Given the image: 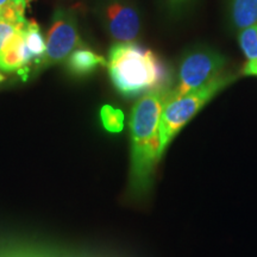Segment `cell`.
<instances>
[{"label":"cell","instance_id":"11","mask_svg":"<svg viewBox=\"0 0 257 257\" xmlns=\"http://www.w3.org/2000/svg\"><path fill=\"white\" fill-rule=\"evenodd\" d=\"M100 120L106 131L119 134L124 128V113L119 108L111 105H104L100 110Z\"/></svg>","mask_w":257,"mask_h":257},{"label":"cell","instance_id":"15","mask_svg":"<svg viewBox=\"0 0 257 257\" xmlns=\"http://www.w3.org/2000/svg\"><path fill=\"white\" fill-rule=\"evenodd\" d=\"M242 73L244 75L257 76V60H248V62L244 64Z\"/></svg>","mask_w":257,"mask_h":257},{"label":"cell","instance_id":"1","mask_svg":"<svg viewBox=\"0 0 257 257\" xmlns=\"http://www.w3.org/2000/svg\"><path fill=\"white\" fill-rule=\"evenodd\" d=\"M170 94L167 88L150 91L135 104L130 117L131 169L130 188L143 195L153 184L160 159V118Z\"/></svg>","mask_w":257,"mask_h":257},{"label":"cell","instance_id":"9","mask_svg":"<svg viewBox=\"0 0 257 257\" xmlns=\"http://www.w3.org/2000/svg\"><path fill=\"white\" fill-rule=\"evenodd\" d=\"M229 16L238 31L257 24V0H229Z\"/></svg>","mask_w":257,"mask_h":257},{"label":"cell","instance_id":"3","mask_svg":"<svg viewBox=\"0 0 257 257\" xmlns=\"http://www.w3.org/2000/svg\"><path fill=\"white\" fill-rule=\"evenodd\" d=\"M233 81V78L221 75L204 87L184 95H172L170 93L163 106L160 118V159L167 147L173 142L176 135L189 123V120L207 104L208 101Z\"/></svg>","mask_w":257,"mask_h":257},{"label":"cell","instance_id":"12","mask_svg":"<svg viewBox=\"0 0 257 257\" xmlns=\"http://www.w3.org/2000/svg\"><path fill=\"white\" fill-rule=\"evenodd\" d=\"M24 0H0V17L16 24H24L25 19Z\"/></svg>","mask_w":257,"mask_h":257},{"label":"cell","instance_id":"2","mask_svg":"<svg viewBox=\"0 0 257 257\" xmlns=\"http://www.w3.org/2000/svg\"><path fill=\"white\" fill-rule=\"evenodd\" d=\"M107 70L117 91L135 96L166 88L169 72L153 50L134 42H118L108 53Z\"/></svg>","mask_w":257,"mask_h":257},{"label":"cell","instance_id":"18","mask_svg":"<svg viewBox=\"0 0 257 257\" xmlns=\"http://www.w3.org/2000/svg\"><path fill=\"white\" fill-rule=\"evenodd\" d=\"M5 79V76L4 75H3V74L2 73H0V82H2L3 81V80H4Z\"/></svg>","mask_w":257,"mask_h":257},{"label":"cell","instance_id":"5","mask_svg":"<svg viewBox=\"0 0 257 257\" xmlns=\"http://www.w3.org/2000/svg\"><path fill=\"white\" fill-rule=\"evenodd\" d=\"M81 44L75 16L69 10H57L47 34V54L44 66L61 62Z\"/></svg>","mask_w":257,"mask_h":257},{"label":"cell","instance_id":"13","mask_svg":"<svg viewBox=\"0 0 257 257\" xmlns=\"http://www.w3.org/2000/svg\"><path fill=\"white\" fill-rule=\"evenodd\" d=\"M240 49L248 60H257V24L238 31Z\"/></svg>","mask_w":257,"mask_h":257},{"label":"cell","instance_id":"17","mask_svg":"<svg viewBox=\"0 0 257 257\" xmlns=\"http://www.w3.org/2000/svg\"><path fill=\"white\" fill-rule=\"evenodd\" d=\"M24 2H25V4H30V3H32V2H35V0H24Z\"/></svg>","mask_w":257,"mask_h":257},{"label":"cell","instance_id":"7","mask_svg":"<svg viewBox=\"0 0 257 257\" xmlns=\"http://www.w3.org/2000/svg\"><path fill=\"white\" fill-rule=\"evenodd\" d=\"M24 27L15 32L0 51V69L16 73L23 80H27L31 68L35 66L25 47Z\"/></svg>","mask_w":257,"mask_h":257},{"label":"cell","instance_id":"4","mask_svg":"<svg viewBox=\"0 0 257 257\" xmlns=\"http://www.w3.org/2000/svg\"><path fill=\"white\" fill-rule=\"evenodd\" d=\"M226 60L208 48H197L186 54L180 63L178 85L170 89L172 95H184L204 87L221 76Z\"/></svg>","mask_w":257,"mask_h":257},{"label":"cell","instance_id":"16","mask_svg":"<svg viewBox=\"0 0 257 257\" xmlns=\"http://www.w3.org/2000/svg\"><path fill=\"white\" fill-rule=\"evenodd\" d=\"M188 0H167V3H168L169 6L172 9H176V8H180V6H182L185 4V3H187Z\"/></svg>","mask_w":257,"mask_h":257},{"label":"cell","instance_id":"8","mask_svg":"<svg viewBox=\"0 0 257 257\" xmlns=\"http://www.w3.org/2000/svg\"><path fill=\"white\" fill-rule=\"evenodd\" d=\"M104 66H107V62L104 57L93 50L85 49V48L73 51L67 57V68L73 75L76 76L89 75L99 67Z\"/></svg>","mask_w":257,"mask_h":257},{"label":"cell","instance_id":"14","mask_svg":"<svg viewBox=\"0 0 257 257\" xmlns=\"http://www.w3.org/2000/svg\"><path fill=\"white\" fill-rule=\"evenodd\" d=\"M25 23H27V22H25ZM25 23L16 24L8 21V19L0 17V51H2L3 48H4L6 42L14 36V34L18 30V29L23 28Z\"/></svg>","mask_w":257,"mask_h":257},{"label":"cell","instance_id":"10","mask_svg":"<svg viewBox=\"0 0 257 257\" xmlns=\"http://www.w3.org/2000/svg\"><path fill=\"white\" fill-rule=\"evenodd\" d=\"M25 47L35 67L44 66L47 54V43L41 32L40 25L34 19L27 21L24 27Z\"/></svg>","mask_w":257,"mask_h":257},{"label":"cell","instance_id":"6","mask_svg":"<svg viewBox=\"0 0 257 257\" xmlns=\"http://www.w3.org/2000/svg\"><path fill=\"white\" fill-rule=\"evenodd\" d=\"M100 17L108 35L118 42H134L140 36L141 18L130 0H104Z\"/></svg>","mask_w":257,"mask_h":257}]
</instances>
